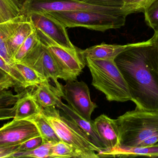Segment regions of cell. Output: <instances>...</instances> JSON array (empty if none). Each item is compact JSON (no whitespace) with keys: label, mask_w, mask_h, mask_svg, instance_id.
<instances>
[{"label":"cell","mask_w":158,"mask_h":158,"mask_svg":"<svg viewBox=\"0 0 158 158\" xmlns=\"http://www.w3.org/2000/svg\"><path fill=\"white\" fill-rule=\"evenodd\" d=\"M151 39L120 53L114 61L136 108L158 111V57Z\"/></svg>","instance_id":"1"},{"label":"cell","mask_w":158,"mask_h":158,"mask_svg":"<svg viewBox=\"0 0 158 158\" xmlns=\"http://www.w3.org/2000/svg\"><path fill=\"white\" fill-rule=\"evenodd\" d=\"M92 76V85L103 92L109 101L131 100L127 83L114 59L85 58Z\"/></svg>","instance_id":"2"},{"label":"cell","mask_w":158,"mask_h":158,"mask_svg":"<svg viewBox=\"0 0 158 158\" xmlns=\"http://www.w3.org/2000/svg\"><path fill=\"white\" fill-rule=\"evenodd\" d=\"M115 121L121 146L136 147L145 139L158 134V111L135 108Z\"/></svg>","instance_id":"3"},{"label":"cell","mask_w":158,"mask_h":158,"mask_svg":"<svg viewBox=\"0 0 158 158\" xmlns=\"http://www.w3.org/2000/svg\"><path fill=\"white\" fill-rule=\"evenodd\" d=\"M42 112L60 140L75 147L82 158H99L98 154L102 150L66 115L61 116L56 107L42 109Z\"/></svg>","instance_id":"4"},{"label":"cell","mask_w":158,"mask_h":158,"mask_svg":"<svg viewBox=\"0 0 158 158\" xmlns=\"http://www.w3.org/2000/svg\"><path fill=\"white\" fill-rule=\"evenodd\" d=\"M66 28H84L105 32L124 26L127 16L92 11H55L49 12Z\"/></svg>","instance_id":"5"},{"label":"cell","mask_w":158,"mask_h":158,"mask_svg":"<svg viewBox=\"0 0 158 158\" xmlns=\"http://www.w3.org/2000/svg\"><path fill=\"white\" fill-rule=\"evenodd\" d=\"M39 40L45 45L60 68L66 82L77 80L86 65L81 49L70 50L56 42L39 30L36 29Z\"/></svg>","instance_id":"6"},{"label":"cell","mask_w":158,"mask_h":158,"mask_svg":"<svg viewBox=\"0 0 158 158\" xmlns=\"http://www.w3.org/2000/svg\"><path fill=\"white\" fill-rule=\"evenodd\" d=\"M92 11L127 16L124 7H106L85 3L77 0H24L21 15L31 13H49L55 11Z\"/></svg>","instance_id":"7"},{"label":"cell","mask_w":158,"mask_h":158,"mask_svg":"<svg viewBox=\"0 0 158 158\" xmlns=\"http://www.w3.org/2000/svg\"><path fill=\"white\" fill-rule=\"evenodd\" d=\"M19 62L36 70L44 79L49 80L63 95V85L58 79H64V75L52 56L40 40Z\"/></svg>","instance_id":"8"},{"label":"cell","mask_w":158,"mask_h":158,"mask_svg":"<svg viewBox=\"0 0 158 158\" xmlns=\"http://www.w3.org/2000/svg\"><path fill=\"white\" fill-rule=\"evenodd\" d=\"M62 89V97L69 105L84 119L92 121L91 115L98 106L91 100L87 84L82 81H68Z\"/></svg>","instance_id":"9"},{"label":"cell","mask_w":158,"mask_h":158,"mask_svg":"<svg viewBox=\"0 0 158 158\" xmlns=\"http://www.w3.org/2000/svg\"><path fill=\"white\" fill-rule=\"evenodd\" d=\"M34 28L45 33L60 45L70 49L77 48L69 39L64 25L48 13H31L27 15Z\"/></svg>","instance_id":"10"},{"label":"cell","mask_w":158,"mask_h":158,"mask_svg":"<svg viewBox=\"0 0 158 158\" xmlns=\"http://www.w3.org/2000/svg\"><path fill=\"white\" fill-rule=\"evenodd\" d=\"M39 135H40V132L33 122L14 119L0 128V147L19 145Z\"/></svg>","instance_id":"11"},{"label":"cell","mask_w":158,"mask_h":158,"mask_svg":"<svg viewBox=\"0 0 158 158\" xmlns=\"http://www.w3.org/2000/svg\"><path fill=\"white\" fill-rule=\"evenodd\" d=\"M94 126L107 150L120 145L119 135L115 119L102 114L94 121Z\"/></svg>","instance_id":"12"},{"label":"cell","mask_w":158,"mask_h":158,"mask_svg":"<svg viewBox=\"0 0 158 158\" xmlns=\"http://www.w3.org/2000/svg\"><path fill=\"white\" fill-rule=\"evenodd\" d=\"M145 41L136 43L128 44L124 45L101 44L94 45L85 50H81V53L84 58L94 59H114L120 53L129 48L143 44Z\"/></svg>","instance_id":"13"},{"label":"cell","mask_w":158,"mask_h":158,"mask_svg":"<svg viewBox=\"0 0 158 158\" xmlns=\"http://www.w3.org/2000/svg\"><path fill=\"white\" fill-rule=\"evenodd\" d=\"M36 87V90L31 93L41 109L56 106L62 100L63 94L49 80H45Z\"/></svg>","instance_id":"14"},{"label":"cell","mask_w":158,"mask_h":158,"mask_svg":"<svg viewBox=\"0 0 158 158\" xmlns=\"http://www.w3.org/2000/svg\"><path fill=\"white\" fill-rule=\"evenodd\" d=\"M98 157H135L147 156L158 158V144L144 147H127L119 146L113 149L98 153Z\"/></svg>","instance_id":"15"},{"label":"cell","mask_w":158,"mask_h":158,"mask_svg":"<svg viewBox=\"0 0 158 158\" xmlns=\"http://www.w3.org/2000/svg\"><path fill=\"white\" fill-rule=\"evenodd\" d=\"M56 107L62 109L65 115H66L69 118L72 120L81 128L90 137L94 143L97 147H99L102 151L107 150L104 143L100 139L95 129L94 121H88L84 119L77 113L71 107L64 104L62 100L58 103Z\"/></svg>","instance_id":"16"},{"label":"cell","mask_w":158,"mask_h":158,"mask_svg":"<svg viewBox=\"0 0 158 158\" xmlns=\"http://www.w3.org/2000/svg\"><path fill=\"white\" fill-rule=\"evenodd\" d=\"M15 108L14 119L27 120L42 112V109L34 100L32 93L27 90L21 93L15 105Z\"/></svg>","instance_id":"17"},{"label":"cell","mask_w":158,"mask_h":158,"mask_svg":"<svg viewBox=\"0 0 158 158\" xmlns=\"http://www.w3.org/2000/svg\"><path fill=\"white\" fill-rule=\"evenodd\" d=\"M34 28V26L29 20L23 22L8 39L6 42V46L12 60L13 57Z\"/></svg>","instance_id":"18"},{"label":"cell","mask_w":158,"mask_h":158,"mask_svg":"<svg viewBox=\"0 0 158 158\" xmlns=\"http://www.w3.org/2000/svg\"><path fill=\"white\" fill-rule=\"evenodd\" d=\"M27 120L36 125L43 139L44 143H51L54 144L61 141L42 112Z\"/></svg>","instance_id":"19"},{"label":"cell","mask_w":158,"mask_h":158,"mask_svg":"<svg viewBox=\"0 0 158 158\" xmlns=\"http://www.w3.org/2000/svg\"><path fill=\"white\" fill-rule=\"evenodd\" d=\"M23 0H0V24L21 15Z\"/></svg>","instance_id":"20"},{"label":"cell","mask_w":158,"mask_h":158,"mask_svg":"<svg viewBox=\"0 0 158 158\" xmlns=\"http://www.w3.org/2000/svg\"><path fill=\"white\" fill-rule=\"evenodd\" d=\"M12 65L23 76L27 87L37 86L46 80L32 68L22 62H15Z\"/></svg>","instance_id":"21"},{"label":"cell","mask_w":158,"mask_h":158,"mask_svg":"<svg viewBox=\"0 0 158 158\" xmlns=\"http://www.w3.org/2000/svg\"><path fill=\"white\" fill-rule=\"evenodd\" d=\"M82 158L81 154L72 145L63 141L53 145L49 158Z\"/></svg>","instance_id":"22"},{"label":"cell","mask_w":158,"mask_h":158,"mask_svg":"<svg viewBox=\"0 0 158 158\" xmlns=\"http://www.w3.org/2000/svg\"><path fill=\"white\" fill-rule=\"evenodd\" d=\"M53 144L51 143H44L34 150L17 152L12 155L11 158H49L51 154V148Z\"/></svg>","instance_id":"23"},{"label":"cell","mask_w":158,"mask_h":158,"mask_svg":"<svg viewBox=\"0 0 158 158\" xmlns=\"http://www.w3.org/2000/svg\"><path fill=\"white\" fill-rule=\"evenodd\" d=\"M39 39L36 29L34 28L31 33L27 37L23 44L21 45L15 54L13 58V61L19 62L21 61L29 51L38 42Z\"/></svg>","instance_id":"24"},{"label":"cell","mask_w":158,"mask_h":158,"mask_svg":"<svg viewBox=\"0 0 158 158\" xmlns=\"http://www.w3.org/2000/svg\"><path fill=\"white\" fill-rule=\"evenodd\" d=\"M145 21L155 32H158V0H156L145 10Z\"/></svg>","instance_id":"25"},{"label":"cell","mask_w":158,"mask_h":158,"mask_svg":"<svg viewBox=\"0 0 158 158\" xmlns=\"http://www.w3.org/2000/svg\"><path fill=\"white\" fill-rule=\"evenodd\" d=\"M156 0H137L132 4L124 6L127 15L133 13H144L145 9Z\"/></svg>","instance_id":"26"},{"label":"cell","mask_w":158,"mask_h":158,"mask_svg":"<svg viewBox=\"0 0 158 158\" xmlns=\"http://www.w3.org/2000/svg\"><path fill=\"white\" fill-rule=\"evenodd\" d=\"M20 94L21 93L14 95L11 91L5 90L0 94V109L9 107L15 105Z\"/></svg>","instance_id":"27"},{"label":"cell","mask_w":158,"mask_h":158,"mask_svg":"<svg viewBox=\"0 0 158 158\" xmlns=\"http://www.w3.org/2000/svg\"><path fill=\"white\" fill-rule=\"evenodd\" d=\"M79 2L93 5L106 7L123 8L124 6L123 0H77Z\"/></svg>","instance_id":"28"},{"label":"cell","mask_w":158,"mask_h":158,"mask_svg":"<svg viewBox=\"0 0 158 158\" xmlns=\"http://www.w3.org/2000/svg\"><path fill=\"white\" fill-rule=\"evenodd\" d=\"M43 143V139L41 135L33 137L21 144L19 145V152L29 151L34 150L40 146Z\"/></svg>","instance_id":"29"},{"label":"cell","mask_w":158,"mask_h":158,"mask_svg":"<svg viewBox=\"0 0 158 158\" xmlns=\"http://www.w3.org/2000/svg\"><path fill=\"white\" fill-rule=\"evenodd\" d=\"M0 87L5 89L15 87V83L12 78L3 70L0 68Z\"/></svg>","instance_id":"30"},{"label":"cell","mask_w":158,"mask_h":158,"mask_svg":"<svg viewBox=\"0 0 158 158\" xmlns=\"http://www.w3.org/2000/svg\"><path fill=\"white\" fill-rule=\"evenodd\" d=\"M19 145L0 147V158H11L12 155L19 151Z\"/></svg>","instance_id":"31"},{"label":"cell","mask_w":158,"mask_h":158,"mask_svg":"<svg viewBox=\"0 0 158 158\" xmlns=\"http://www.w3.org/2000/svg\"><path fill=\"white\" fill-rule=\"evenodd\" d=\"M15 105L12 107L0 109V121L14 118L15 116Z\"/></svg>","instance_id":"32"},{"label":"cell","mask_w":158,"mask_h":158,"mask_svg":"<svg viewBox=\"0 0 158 158\" xmlns=\"http://www.w3.org/2000/svg\"><path fill=\"white\" fill-rule=\"evenodd\" d=\"M158 142V134L152 135L144 140L140 143L136 147H144L150 146L156 144Z\"/></svg>","instance_id":"33"},{"label":"cell","mask_w":158,"mask_h":158,"mask_svg":"<svg viewBox=\"0 0 158 158\" xmlns=\"http://www.w3.org/2000/svg\"><path fill=\"white\" fill-rule=\"evenodd\" d=\"M150 39L151 41V46L156 52L158 57V32H155V34Z\"/></svg>","instance_id":"34"},{"label":"cell","mask_w":158,"mask_h":158,"mask_svg":"<svg viewBox=\"0 0 158 158\" xmlns=\"http://www.w3.org/2000/svg\"><path fill=\"white\" fill-rule=\"evenodd\" d=\"M137 0H123L124 3V6H127L134 3L135 2L137 1Z\"/></svg>","instance_id":"35"},{"label":"cell","mask_w":158,"mask_h":158,"mask_svg":"<svg viewBox=\"0 0 158 158\" xmlns=\"http://www.w3.org/2000/svg\"><path fill=\"white\" fill-rule=\"evenodd\" d=\"M6 90V89H5V88H2V87H0V94L2 93L3 92L5 91V90Z\"/></svg>","instance_id":"36"}]
</instances>
